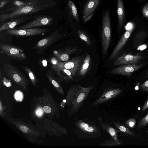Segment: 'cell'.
I'll return each instance as SVG.
<instances>
[{
  "mask_svg": "<svg viewBox=\"0 0 148 148\" xmlns=\"http://www.w3.org/2000/svg\"><path fill=\"white\" fill-rule=\"evenodd\" d=\"M100 0H88L84 7L83 10V18L92 14L98 5Z\"/></svg>",
  "mask_w": 148,
  "mask_h": 148,
  "instance_id": "d6986e66",
  "label": "cell"
},
{
  "mask_svg": "<svg viewBox=\"0 0 148 148\" xmlns=\"http://www.w3.org/2000/svg\"><path fill=\"white\" fill-rule=\"evenodd\" d=\"M148 108V99L143 105L142 109L141 112H143Z\"/></svg>",
  "mask_w": 148,
  "mask_h": 148,
  "instance_id": "d590c367",
  "label": "cell"
},
{
  "mask_svg": "<svg viewBox=\"0 0 148 148\" xmlns=\"http://www.w3.org/2000/svg\"><path fill=\"white\" fill-rule=\"evenodd\" d=\"M136 123V119L135 118H132L127 120L125 122V124L128 127L134 128Z\"/></svg>",
  "mask_w": 148,
  "mask_h": 148,
  "instance_id": "f1b7e54d",
  "label": "cell"
},
{
  "mask_svg": "<svg viewBox=\"0 0 148 148\" xmlns=\"http://www.w3.org/2000/svg\"><path fill=\"white\" fill-rule=\"evenodd\" d=\"M23 69L27 75L32 83L35 84L37 82L38 80L33 71L28 66H24Z\"/></svg>",
  "mask_w": 148,
  "mask_h": 148,
  "instance_id": "d4e9b609",
  "label": "cell"
},
{
  "mask_svg": "<svg viewBox=\"0 0 148 148\" xmlns=\"http://www.w3.org/2000/svg\"><path fill=\"white\" fill-rule=\"evenodd\" d=\"M10 0H0V8H3L5 5L9 3Z\"/></svg>",
  "mask_w": 148,
  "mask_h": 148,
  "instance_id": "836d02e7",
  "label": "cell"
},
{
  "mask_svg": "<svg viewBox=\"0 0 148 148\" xmlns=\"http://www.w3.org/2000/svg\"><path fill=\"white\" fill-rule=\"evenodd\" d=\"M0 48L3 52L14 59L20 61L27 59L24 51L19 47L0 42Z\"/></svg>",
  "mask_w": 148,
  "mask_h": 148,
  "instance_id": "30bf717a",
  "label": "cell"
},
{
  "mask_svg": "<svg viewBox=\"0 0 148 148\" xmlns=\"http://www.w3.org/2000/svg\"><path fill=\"white\" fill-rule=\"evenodd\" d=\"M46 76L53 86L62 94H63V91L60 83L56 77L53 73L50 70H47L46 72Z\"/></svg>",
  "mask_w": 148,
  "mask_h": 148,
  "instance_id": "7402d4cb",
  "label": "cell"
},
{
  "mask_svg": "<svg viewBox=\"0 0 148 148\" xmlns=\"http://www.w3.org/2000/svg\"><path fill=\"white\" fill-rule=\"evenodd\" d=\"M3 80L4 84L6 86L9 87L11 86V83L10 80L7 79L5 77H4Z\"/></svg>",
  "mask_w": 148,
  "mask_h": 148,
  "instance_id": "d6a6232c",
  "label": "cell"
},
{
  "mask_svg": "<svg viewBox=\"0 0 148 148\" xmlns=\"http://www.w3.org/2000/svg\"><path fill=\"white\" fill-rule=\"evenodd\" d=\"M15 97L16 100L18 101H21L23 99L22 93L19 91H18L15 94Z\"/></svg>",
  "mask_w": 148,
  "mask_h": 148,
  "instance_id": "1f68e13d",
  "label": "cell"
},
{
  "mask_svg": "<svg viewBox=\"0 0 148 148\" xmlns=\"http://www.w3.org/2000/svg\"><path fill=\"white\" fill-rule=\"evenodd\" d=\"M90 56L88 54L85 58L79 72L78 77L79 79L84 77L88 72L90 67Z\"/></svg>",
  "mask_w": 148,
  "mask_h": 148,
  "instance_id": "603a6c76",
  "label": "cell"
},
{
  "mask_svg": "<svg viewBox=\"0 0 148 148\" xmlns=\"http://www.w3.org/2000/svg\"><path fill=\"white\" fill-rule=\"evenodd\" d=\"M111 19L109 12L106 11L102 18L101 42L102 52L106 55L108 50L111 38Z\"/></svg>",
  "mask_w": 148,
  "mask_h": 148,
  "instance_id": "277c9868",
  "label": "cell"
},
{
  "mask_svg": "<svg viewBox=\"0 0 148 148\" xmlns=\"http://www.w3.org/2000/svg\"><path fill=\"white\" fill-rule=\"evenodd\" d=\"M79 49L77 47L68 46L63 49L54 51L53 54L54 57L59 61L64 62L69 60L71 56Z\"/></svg>",
  "mask_w": 148,
  "mask_h": 148,
  "instance_id": "5bb4252c",
  "label": "cell"
},
{
  "mask_svg": "<svg viewBox=\"0 0 148 148\" xmlns=\"http://www.w3.org/2000/svg\"><path fill=\"white\" fill-rule=\"evenodd\" d=\"M19 128L22 132L25 133H27L29 130V128L23 125H21Z\"/></svg>",
  "mask_w": 148,
  "mask_h": 148,
  "instance_id": "e575fe53",
  "label": "cell"
},
{
  "mask_svg": "<svg viewBox=\"0 0 148 148\" xmlns=\"http://www.w3.org/2000/svg\"><path fill=\"white\" fill-rule=\"evenodd\" d=\"M101 146H117L120 145L114 139H112L106 140L103 141L99 144Z\"/></svg>",
  "mask_w": 148,
  "mask_h": 148,
  "instance_id": "4316f807",
  "label": "cell"
},
{
  "mask_svg": "<svg viewBox=\"0 0 148 148\" xmlns=\"http://www.w3.org/2000/svg\"><path fill=\"white\" fill-rule=\"evenodd\" d=\"M148 77V70L146 72L145 76V78H147Z\"/></svg>",
  "mask_w": 148,
  "mask_h": 148,
  "instance_id": "ab89813d",
  "label": "cell"
},
{
  "mask_svg": "<svg viewBox=\"0 0 148 148\" xmlns=\"http://www.w3.org/2000/svg\"><path fill=\"white\" fill-rule=\"evenodd\" d=\"M142 13L144 17L148 18V3L143 7L142 9Z\"/></svg>",
  "mask_w": 148,
  "mask_h": 148,
  "instance_id": "f546056e",
  "label": "cell"
},
{
  "mask_svg": "<svg viewBox=\"0 0 148 148\" xmlns=\"http://www.w3.org/2000/svg\"><path fill=\"white\" fill-rule=\"evenodd\" d=\"M97 124L103 131L108 132L112 138L115 140L120 145L123 143V141L118 138L117 132L114 127L110 123L104 122L101 117H97Z\"/></svg>",
  "mask_w": 148,
  "mask_h": 148,
  "instance_id": "2e32d148",
  "label": "cell"
},
{
  "mask_svg": "<svg viewBox=\"0 0 148 148\" xmlns=\"http://www.w3.org/2000/svg\"><path fill=\"white\" fill-rule=\"evenodd\" d=\"M134 29V26L132 24L130 28L123 35L110 56L109 59V61L112 60L117 55L119 51L126 43Z\"/></svg>",
  "mask_w": 148,
  "mask_h": 148,
  "instance_id": "9a60e30c",
  "label": "cell"
},
{
  "mask_svg": "<svg viewBox=\"0 0 148 148\" xmlns=\"http://www.w3.org/2000/svg\"><path fill=\"white\" fill-rule=\"evenodd\" d=\"M117 13L119 29H122L125 21V13L122 0H117Z\"/></svg>",
  "mask_w": 148,
  "mask_h": 148,
  "instance_id": "44dd1931",
  "label": "cell"
},
{
  "mask_svg": "<svg viewBox=\"0 0 148 148\" xmlns=\"http://www.w3.org/2000/svg\"><path fill=\"white\" fill-rule=\"evenodd\" d=\"M77 32L78 36L80 39L84 41L87 45H91L92 41L86 33L80 29L78 30Z\"/></svg>",
  "mask_w": 148,
  "mask_h": 148,
  "instance_id": "484cf974",
  "label": "cell"
},
{
  "mask_svg": "<svg viewBox=\"0 0 148 148\" xmlns=\"http://www.w3.org/2000/svg\"><path fill=\"white\" fill-rule=\"evenodd\" d=\"M148 124V113L144 117L141 118L138 121L137 126L138 129L144 128Z\"/></svg>",
  "mask_w": 148,
  "mask_h": 148,
  "instance_id": "83f0119b",
  "label": "cell"
},
{
  "mask_svg": "<svg viewBox=\"0 0 148 148\" xmlns=\"http://www.w3.org/2000/svg\"><path fill=\"white\" fill-rule=\"evenodd\" d=\"M56 5V1L53 0H30L29 3L24 5L14 6L1 11L0 22H7L21 16L39 12Z\"/></svg>",
  "mask_w": 148,
  "mask_h": 148,
  "instance_id": "6da1fadb",
  "label": "cell"
},
{
  "mask_svg": "<svg viewBox=\"0 0 148 148\" xmlns=\"http://www.w3.org/2000/svg\"><path fill=\"white\" fill-rule=\"evenodd\" d=\"M68 6L71 14L76 21L79 22L77 11L75 5L71 0H69L68 2Z\"/></svg>",
  "mask_w": 148,
  "mask_h": 148,
  "instance_id": "cb8c5ba5",
  "label": "cell"
},
{
  "mask_svg": "<svg viewBox=\"0 0 148 148\" xmlns=\"http://www.w3.org/2000/svg\"><path fill=\"white\" fill-rule=\"evenodd\" d=\"M44 111L47 113H49L51 112V108L47 106H45L43 108Z\"/></svg>",
  "mask_w": 148,
  "mask_h": 148,
  "instance_id": "8d00e7d4",
  "label": "cell"
},
{
  "mask_svg": "<svg viewBox=\"0 0 148 148\" xmlns=\"http://www.w3.org/2000/svg\"><path fill=\"white\" fill-rule=\"evenodd\" d=\"M61 37L59 30H57L39 40L35 45L33 49L38 54L42 53L46 49L58 41Z\"/></svg>",
  "mask_w": 148,
  "mask_h": 148,
  "instance_id": "52a82bcc",
  "label": "cell"
},
{
  "mask_svg": "<svg viewBox=\"0 0 148 148\" xmlns=\"http://www.w3.org/2000/svg\"><path fill=\"white\" fill-rule=\"evenodd\" d=\"M145 64V63H144L138 64H130L122 65L112 69L110 73L114 74L121 75L130 77Z\"/></svg>",
  "mask_w": 148,
  "mask_h": 148,
  "instance_id": "7c38bea8",
  "label": "cell"
},
{
  "mask_svg": "<svg viewBox=\"0 0 148 148\" xmlns=\"http://www.w3.org/2000/svg\"><path fill=\"white\" fill-rule=\"evenodd\" d=\"M93 16V14H92L88 16L86 18L84 19L83 22L84 23H86Z\"/></svg>",
  "mask_w": 148,
  "mask_h": 148,
  "instance_id": "74e56055",
  "label": "cell"
},
{
  "mask_svg": "<svg viewBox=\"0 0 148 148\" xmlns=\"http://www.w3.org/2000/svg\"><path fill=\"white\" fill-rule=\"evenodd\" d=\"M146 132L148 133V129L146 131Z\"/></svg>",
  "mask_w": 148,
  "mask_h": 148,
  "instance_id": "60d3db41",
  "label": "cell"
},
{
  "mask_svg": "<svg viewBox=\"0 0 148 148\" xmlns=\"http://www.w3.org/2000/svg\"><path fill=\"white\" fill-rule=\"evenodd\" d=\"M72 130L78 137L86 139H97L102 135L100 127L89 119L76 120Z\"/></svg>",
  "mask_w": 148,
  "mask_h": 148,
  "instance_id": "3957f363",
  "label": "cell"
},
{
  "mask_svg": "<svg viewBox=\"0 0 148 148\" xmlns=\"http://www.w3.org/2000/svg\"><path fill=\"white\" fill-rule=\"evenodd\" d=\"M140 88L142 90L148 92V80L143 82L141 85Z\"/></svg>",
  "mask_w": 148,
  "mask_h": 148,
  "instance_id": "4dcf8cb0",
  "label": "cell"
},
{
  "mask_svg": "<svg viewBox=\"0 0 148 148\" xmlns=\"http://www.w3.org/2000/svg\"><path fill=\"white\" fill-rule=\"evenodd\" d=\"M85 58L84 56H79L64 62H60L57 59L56 62L52 64L69 70L74 77L78 75Z\"/></svg>",
  "mask_w": 148,
  "mask_h": 148,
  "instance_id": "5b68a950",
  "label": "cell"
},
{
  "mask_svg": "<svg viewBox=\"0 0 148 148\" xmlns=\"http://www.w3.org/2000/svg\"><path fill=\"white\" fill-rule=\"evenodd\" d=\"M94 86L93 84H91L83 87L77 84L70 87L67 92L65 102L69 107V116H72L78 112Z\"/></svg>",
  "mask_w": 148,
  "mask_h": 148,
  "instance_id": "7a4b0ae2",
  "label": "cell"
},
{
  "mask_svg": "<svg viewBox=\"0 0 148 148\" xmlns=\"http://www.w3.org/2000/svg\"><path fill=\"white\" fill-rule=\"evenodd\" d=\"M122 92L121 89L119 88L110 87L104 90L99 98L92 103L93 106L101 104L117 97Z\"/></svg>",
  "mask_w": 148,
  "mask_h": 148,
  "instance_id": "8fae6325",
  "label": "cell"
},
{
  "mask_svg": "<svg viewBox=\"0 0 148 148\" xmlns=\"http://www.w3.org/2000/svg\"><path fill=\"white\" fill-rule=\"evenodd\" d=\"M49 31L47 28H32L24 29H12L5 31V33L18 36H33L44 35Z\"/></svg>",
  "mask_w": 148,
  "mask_h": 148,
  "instance_id": "9c48e42d",
  "label": "cell"
},
{
  "mask_svg": "<svg viewBox=\"0 0 148 148\" xmlns=\"http://www.w3.org/2000/svg\"><path fill=\"white\" fill-rule=\"evenodd\" d=\"M54 19V18L51 16L36 15L33 16V19L31 21L13 29H24L47 26L52 24Z\"/></svg>",
  "mask_w": 148,
  "mask_h": 148,
  "instance_id": "ba28073f",
  "label": "cell"
},
{
  "mask_svg": "<svg viewBox=\"0 0 148 148\" xmlns=\"http://www.w3.org/2000/svg\"><path fill=\"white\" fill-rule=\"evenodd\" d=\"M40 110H38L36 112V114L38 116H41L42 114V112Z\"/></svg>",
  "mask_w": 148,
  "mask_h": 148,
  "instance_id": "f35d334b",
  "label": "cell"
},
{
  "mask_svg": "<svg viewBox=\"0 0 148 148\" xmlns=\"http://www.w3.org/2000/svg\"><path fill=\"white\" fill-rule=\"evenodd\" d=\"M148 35L147 33L143 30L137 32L134 36L133 40V46L134 48H137L143 45Z\"/></svg>",
  "mask_w": 148,
  "mask_h": 148,
  "instance_id": "ffe728a7",
  "label": "cell"
},
{
  "mask_svg": "<svg viewBox=\"0 0 148 148\" xmlns=\"http://www.w3.org/2000/svg\"><path fill=\"white\" fill-rule=\"evenodd\" d=\"M3 69L7 76L12 80L23 86H26L27 80L25 76L13 65L5 63Z\"/></svg>",
  "mask_w": 148,
  "mask_h": 148,
  "instance_id": "8992f818",
  "label": "cell"
},
{
  "mask_svg": "<svg viewBox=\"0 0 148 148\" xmlns=\"http://www.w3.org/2000/svg\"><path fill=\"white\" fill-rule=\"evenodd\" d=\"M31 18L28 15H25L3 23L0 25V32L13 29L20 24L29 20Z\"/></svg>",
  "mask_w": 148,
  "mask_h": 148,
  "instance_id": "e0dca14e",
  "label": "cell"
},
{
  "mask_svg": "<svg viewBox=\"0 0 148 148\" xmlns=\"http://www.w3.org/2000/svg\"><path fill=\"white\" fill-rule=\"evenodd\" d=\"M109 123L114 127L117 132H120L125 136L138 138V136L132 130H130L129 127H126L118 122L110 121Z\"/></svg>",
  "mask_w": 148,
  "mask_h": 148,
  "instance_id": "ac0fdd59",
  "label": "cell"
},
{
  "mask_svg": "<svg viewBox=\"0 0 148 148\" xmlns=\"http://www.w3.org/2000/svg\"><path fill=\"white\" fill-rule=\"evenodd\" d=\"M144 58V57L139 54L133 55L124 53L118 57L113 63L114 66H119L127 64H136Z\"/></svg>",
  "mask_w": 148,
  "mask_h": 148,
  "instance_id": "4fadbf2b",
  "label": "cell"
}]
</instances>
